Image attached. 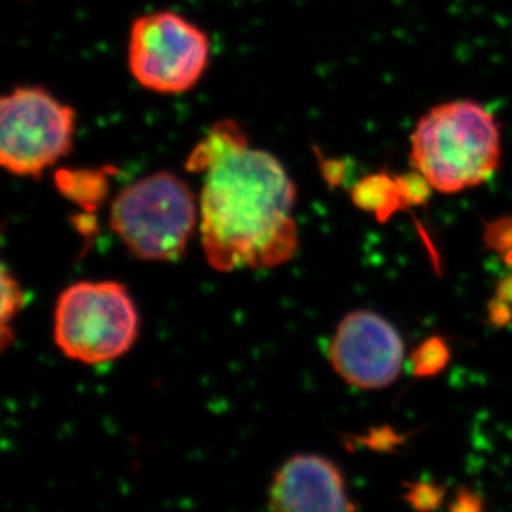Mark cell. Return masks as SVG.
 <instances>
[{
    "instance_id": "1",
    "label": "cell",
    "mask_w": 512,
    "mask_h": 512,
    "mask_svg": "<svg viewBox=\"0 0 512 512\" xmlns=\"http://www.w3.org/2000/svg\"><path fill=\"white\" fill-rule=\"evenodd\" d=\"M186 170L204 174L199 231L214 271L272 269L297 254L294 181L276 156L249 146L236 121L216 123Z\"/></svg>"
},
{
    "instance_id": "7",
    "label": "cell",
    "mask_w": 512,
    "mask_h": 512,
    "mask_svg": "<svg viewBox=\"0 0 512 512\" xmlns=\"http://www.w3.org/2000/svg\"><path fill=\"white\" fill-rule=\"evenodd\" d=\"M329 358L348 385L380 390L400 375L405 345L397 329L382 315L357 310L340 320L330 342Z\"/></svg>"
},
{
    "instance_id": "14",
    "label": "cell",
    "mask_w": 512,
    "mask_h": 512,
    "mask_svg": "<svg viewBox=\"0 0 512 512\" xmlns=\"http://www.w3.org/2000/svg\"><path fill=\"white\" fill-rule=\"evenodd\" d=\"M484 241L494 251L503 252V254L512 251V216L489 224L484 232Z\"/></svg>"
},
{
    "instance_id": "18",
    "label": "cell",
    "mask_w": 512,
    "mask_h": 512,
    "mask_svg": "<svg viewBox=\"0 0 512 512\" xmlns=\"http://www.w3.org/2000/svg\"><path fill=\"white\" fill-rule=\"evenodd\" d=\"M498 299L512 304V276L506 277L498 287Z\"/></svg>"
},
{
    "instance_id": "3",
    "label": "cell",
    "mask_w": 512,
    "mask_h": 512,
    "mask_svg": "<svg viewBox=\"0 0 512 512\" xmlns=\"http://www.w3.org/2000/svg\"><path fill=\"white\" fill-rule=\"evenodd\" d=\"M196 223L193 191L170 171H158L126 186L110 208V228L141 261L179 259Z\"/></svg>"
},
{
    "instance_id": "2",
    "label": "cell",
    "mask_w": 512,
    "mask_h": 512,
    "mask_svg": "<svg viewBox=\"0 0 512 512\" xmlns=\"http://www.w3.org/2000/svg\"><path fill=\"white\" fill-rule=\"evenodd\" d=\"M501 161V131L493 113L473 100L440 103L411 135V163L435 191L455 194L488 181Z\"/></svg>"
},
{
    "instance_id": "16",
    "label": "cell",
    "mask_w": 512,
    "mask_h": 512,
    "mask_svg": "<svg viewBox=\"0 0 512 512\" xmlns=\"http://www.w3.org/2000/svg\"><path fill=\"white\" fill-rule=\"evenodd\" d=\"M481 508V501L478 496L469 493L468 489H461L456 496L455 506H451L453 511H478Z\"/></svg>"
},
{
    "instance_id": "5",
    "label": "cell",
    "mask_w": 512,
    "mask_h": 512,
    "mask_svg": "<svg viewBox=\"0 0 512 512\" xmlns=\"http://www.w3.org/2000/svg\"><path fill=\"white\" fill-rule=\"evenodd\" d=\"M77 113L40 87H15L0 100V163L39 178L72 151Z\"/></svg>"
},
{
    "instance_id": "12",
    "label": "cell",
    "mask_w": 512,
    "mask_h": 512,
    "mask_svg": "<svg viewBox=\"0 0 512 512\" xmlns=\"http://www.w3.org/2000/svg\"><path fill=\"white\" fill-rule=\"evenodd\" d=\"M25 294L19 282L4 267L2 271V348L9 347V343L14 340V334H10V322H14L15 317L24 309Z\"/></svg>"
},
{
    "instance_id": "13",
    "label": "cell",
    "mask_w": 512,
    "mask_h": 512,
    "mask_svg": "<svg viewBox=\"0 0 512 512\" xmlns=\"http://www.w3.org/2000/svg\"><path fill=\"white\" fill-rule=\"evenodd\" d=\"M445 499V489L430 483H416L408 486L406 501L418 511H433L440 508Z\"/></svg>"
},
{
    "instance_id": "6",
    "label": "cell",
    "mask_w": 512,
    "mask_h": 512,
    "mask_svg": "<svg viewBox=\"0 0 512 512\" xmlns=\"http://www.w3.org/2000/svg\"><path fill=\"white\" fill-rule=\"evenodd\" d=\"M209 57L206 32L176 12H151L131 25L128 68L150 92L179 95L193 90L208 68Z\"/></svg>"
},
{
    "instance_id": "8",
    "label": "cell",
    "mask_w": 512,
    "mask_h": 512,
    "mask_svg": "<svg viewBox=\"0 0 512 512\" xmlns=\"http://www.w3.org/2000/svg\"><path fill=\"white\" fill-rule=\"evenodd\" d=\"M269 509L281 512L355 511L342 471L320 455H295L282 464L269 488Z\"/></svg>"
},
{
    "instance_id": "17",
    "label": "cell",
    "mask_w": 512,
    "mask_h": 512,
    "mask_svg": "<svg viewBox=\"0 0 512 512\" xmlns=\"http://www.w3.org/2000/svg\"><path fill=\"white\" fill-rule=\"evenodd\" d=\"M324 176L332 186H337L342 179L343 173H345V163L343 161L329 160L324 161Z\"/></svg>"
},
{
    "instance_id": "4",
    "label": "cell",
    "mask_w": 512,
    "mask_h": 512,
    "mask_svg": "<svg viewBox=\"0 0 512 512\" xmlns=\"http://www.w3.org/2000/svg\"><path fill=\"white\" fill-rule=\"evenodd\" d=\"M140 334L135 300L120 282H77L58 295L55 345L85 365L113 362L130 352Z\"/></svg>"
},
{
    "instance_id": "11",
    "label": "cell",
    "mask_w": 512,
    "mask_h": 512,
    "mask_svg": "<svg viewBox=\"0 0 512 512\" xmlns=\"http://www.w3.org/2000/svg\"><path fill=\"white\" fill-rule=\"evenodd\" d=\"M450 358L448 343L440 337H431L421 342L415 348V352L411 353V370L416 377H435L445 370Z\"/></svg>"
},
{
    "instance_id": "10",
    "label": "cell",
    "mask_w": 512,
    "mask_h": 512,
    "mask_svg": "<svg viewBox=\"0 0 512 512\" xmlns=\"http://www.w3.org/2000/svg\"><path fill=\"white\" fill-rule=\"evenodd\" d=\"M357 208L375 214L380 223H385L401 209L410 208L406 201L400 176L380 171L360 179L352 191Z\"/></svg>"
},
{
    "instance_id": "15",
    "label": "cell",
    "mask_w": 512,
    "mask_h": 512,
    "mask_svg": "<svg viewBox=\"0 0 512 512\" xmlns=\"http://www.w3.org/2000/svg\"><path fill=\"white\" fill-rule=\"evenodd\" d=\"M489 312H491V322L496 325H506L511 320V309H509L508 302L504 300L496 299L489 305Z\"/></svg>"
},
{
    "instance_id": "9",
    "label": "cell",
    "mask_w": 512,
    "mask_h": 512,
    "mask_svg": "<svg viewBox=\"0 0 512 512\" xmlns=\"http://www.w3.org/2000/svg\"><path fill=\"white\" fill-rule=\"evenodd\" d=\"M116 173L113 166L102 168H78V170H58L55 186L63 198L77 204L85 213L95 214L107 199L110 191V178Z\"/></svg>"
}]
</instances>
